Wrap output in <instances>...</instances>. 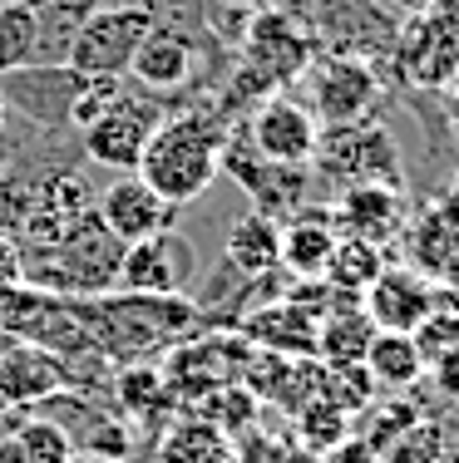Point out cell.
<instances>
[{
    "label": "cell",
    "instance_id": "cell-10",
    "mask_svg": "<svg viewBox=\"0 0 459 463\" xmlns=\"http://www.w3.org/2000/svg\"><path fill=\"white\" fill-rule=\"evenodd\" d=\"M193 277H198V251L173 227L124 247V257H119V286L134 296H183Z\"/></svg>",
    "mask_w": 459,
    "mask_h": 463
},
{
    "label": "cell",
    "instance_id": "cell-35",
    "mask_svg": "<svg viewBox=\"0 0 459 463\" xmlns=\"http://www.w3.org/2000/svg\"><path fill=\"white\" fill-rule=\"evenodd\" d=\"M227 5H243V10H253V15H257V10H272V0H227Z\"/></svg>",
    "mask_w": 459,
    "mask_h": 463
},
{
    "label": "cell",
    "instance_id": "cell-27",
    "mask_svg": "<svg viewBox=\"0 0 459 463\" xmlns=\"http://www.w3.org/2000/svg\"><path fill=\"white\" fill-rule=\"evenodd\" d=\"M351 424H356V419L346 410H336L331 400H321V394L297 410V434H301V444L311 449L316 458L331 454L336 444H346V439H351Z\"/></svg>",
    "mask_w": 459,
    "mask_h": 463
},
{
    "label": "cell",
    "instance_id": "cell-33",
    "mask_svg": "<svg viewBox=\"0 0 459 463\" xmlns=\"http://www.w3.org/2000/svg\"><path fill=\"white\" fill-rule=\"evenodd\" d=\"M425 10L435 15V25H440V30H450V35L459 40V0H430Z\"/></svg>",
    "mask_w": 459,
    "mask_h": 463
},
{
    "label": "cell",
    "instance_id": "cell-36",
    "mask_svg": "<svg viewBox=\"0 0 459 463\" xmlns=\"http://www.w3.org/2000/svg\"><path fill=\"white\" fill-rule=\"evenodd\" d=\"M5 128H10V109H5V99H0V138H5Z\"/></svg>",
    "mask_w": 459,
    "mask_h": 463
},
{
    "label": "cell",
    "instance_id": "cell-16",
    "mask_svg": "<svg viewBox=\"0 0 459 463\" xmlns=\"http://www.w3.org/2000/svg\"><path fill=\"white\" fill-rule=\"evenodd\" d=\"M316 330H321V306L316 301H272V306H257L237 326V335L257 350H272V355L316 360Z\"/></svg>",
    "mask_w": 459,
    "mask_h": 463
},
{
    "label": "cell",
    "instance_id": "cell-4",
    "mask_svg": "<svg viewBox=\"0 0 459 463\" xmlns=\"http://www.w3.org/2000/svg\"><path fill=\"white\" fill-rule=\"evenodd\" d=\"M153 25H158V15H153V5H144V0L104 5L94 15H84L74 25V35L64 40V64L74 74H84V80H124L139 40Z\"/></svg>",
    "mask_w": 459,
    "mask_h": 463
},
{
    "label": "cell",
    "instance_id": "cell-15",
    "mask_svg": "<svg viewBox=\"0 0 459 463\" xmlns=\"http://www.w3.org/2000/svg\"><path fill=\"white\" fill-rule=\"evenodd\" d=\"M193 74H198V45H193V35L188 30H173V25H153L139 40L124 80L158 99V94H178Z\"/></svg>",
    "mask_w": 459,
    "mask_h": 463
},
{
    "label": "cell",
    "instance_id": "cell-24",
    "mask_svg": "<svg viewBox=\"0 0 459 463\" xmlns=\"http://www.w3.org/2000/svg\"><path fill=\"white\" fill-rule=\"evenodd\" d=\"M386 267H390V257H386L380 241L336 237V251H331V261H326V277L321 281H331V291H341L346 301H360V291H366V286L376 281Z\"/></svg>",
    "mask_w": 459,
    "mask_h": 463
},
{
    "label": "cell",
    "instance_id": "cell-17",
    "mask_svg": "<svg viewBox=\"0 0 459 463\" xmlns=\"http://www.w3.org/2000/svg\"><path fill=\"white\" fill-rule=\"evenodd\" d=\"M410 207H406V193L390 183H360V187H341L331 203V222L341 237H366V241H380L386 247L400 227H406Z\"/></svg>",
    "mask_w": 459,
    "mask_h": 463
},
{
    "label": "cell",
    "instance_id": "cell-18",
    "mask_svg": "<svg viewBox=\"0 0 459 463\" xmlns=\"http://www.w3.org/2000/svg\"><path fill=\"white\" fill-rule=\"evenodd\" d=\"M90 217H94V193L74 173H60V178L35 187L30 217L20 227V247H50V241L70 237L80 222H90Z\"/></svg>",
    "mask_w": 459,
    "mask_h": 463
},
{
    "label": "cell",
    "instance_id": "cell-11",
    "mask_svg": "<svg viewBox=\"0 0 459 463\" xmlns=\"http://www.w3.org/2000/svg\"><path fill=\"white\" fill-rule=\"evenodd\" d=\"M386 64L406 84H415V90H454V80H459V40L450 35V30L435 25L430 10H420L415 20H400Z\"/></svg>",
    "mask_w": 459,
    "mask_h": 463
},
{
    "label": "cell",
    "instance_id": "cell-14",
    "mask_svg": "<svg viewBox=\"0 0 459 463\" xmlns=\"http://www.w3.org/2000/svg\"><path fill=\"white\" fill-rule=\"evenodd\" d=\"M435 306H440V286L420 267H396V261L360 291V311L376 330H415Z\"/></svg>",
    "mask_w": 459,
    "mask_h": 463
},
{
    "label": "cell",
    "instance_id": "cell-26",
    "mask_svg": "<svg viewBox=\"0 0 459 463\" xmlns=\"http://www.w3.org/2000/svg\"><path fill=\"white\" fill-rule=\"evenodd\" d=\"M35 54H40V10H30L25 0H5L0 5V80L35 64Z\"/></svg>",
    "mask_w": 459,
    "mask_h": 463
},
{
    "label": "cell",
    "instance_id": "cell-6",
    "mask_svg": "<svg viewBox=\"0 0 459 463\" xmlns=\"http://www.w3.org/2000/svg\"><path fill=\"white\" fill-rule=\"evenodd\" d=\"M380 70L360 54H341V50H316V60L301 74V104L311 109V118L321 128L336 124H360V118H376L380 104Z\"/></svg>",
    "mask_w": 459,
    "mask_h": 463
},
{
    "label": "cell",
    "instance_id": "cell-25",
    "mask_svg": "<svg viewBox=\"0 0 459 463\" xmlns=\"http://www.w3.org/2000/svg\"><path fill=\"white\" fill-rule=\"evenodd\" d=\"M74 454L70 434L54 419H20L0 434V463H64Z\"/></svg>",
    "mask_w": 459,
    "mask_h": 463
},
{
    "label": "cell",
    "instance_id": "cell-23",
    "mask_svg": "<svg viewBox=\"0 0 459 463\" xmlns=\"http://www.w3.org/2000/svg\"><path fill=\"white\" fill-rule=\"evenodd\" d=\"M370 335H376V326L360 311V301L331 306V311H321V330H316V360L321 365H360Z\"/></svg>",
    "mask_w": 459,
    "mask_h": 463
},
{
    "label": "cell",
    "instance_id": "cell-20",
    "mask_svg": "<svg viewBox=\"0 0 459 463\" xmlns=\"http://www.w3.org/2000/svg\"><path fill=\"white\" fill-rule=\"evenodd\" d=\"M336 222L331 213H316V207H306V213L287 217L282 222V277L292 281H321L326 277V261H331L336 251Z\"/></svg>",
    "mask_w": 459,
    "mask_h": 463
},
{
    "label": "cell",
    "instance_id": "cell-13",
    "mask_svg": "<svg viewBox=\"0 0 459 463\" xmlns=\"http://www.w3.org/2000/svg\"><path fill=\"white\" fill-rule=\"evenodd\" d=\"M94 217H100V222L124 241V247H134V241H144V237H158V232L178 227V207L163 203V197L153 193L139 173H119V178L94 197Z\"/></svg>",
    "mask_w": 459,
    "mask_h": 463
},
{
    "label": "cell",
    "instance_id": "cell-37",
    "mask_svg": "<svg viewBox=\"0 0 459 463\" xmlns=\"http://www.w3.org/2000/svg\"><path fill=\"white\" fill-rule=\"evenodd\" d=\"M30 10H50V5H60V0H25Z\"/></svg>",
    "mask_w": 459,
    "mask_h": 463
},
{
    "label": "cell",
    "instance_id": "cell-5",
    "mask_svg": "<svg viewBox=\"0 0 459 463\" xmlns=\"http://www.w3.org/2000/svg\"><path fill=\"white\" fill-rule=\"evenodd\" d=\"M311 178L326 187H360V183H390L400 187V148L386 124L360 118V124H336L321 128L311 153Z\"/></svg>",
    "mask_w": 459,
    "mask_h": 463
},
{
    "label": "cell",
    "instance_id": "cell-1",
    "mask_svg": "<svg viewBox=\"0 0 459 463\" xmlns=\"http://www.w3.org/2000/svg\"><path fill=\"white\" fill-rule=\"evenodd\" d=\"M227 134H233V124L217 114V104L183 109V114L163 118L153 128V138L144 143V158H139L134 173L163 203H173V207L198 203L207 187L217 183V173H223Z\"/></svg>",
    "mask_w": 459,
    "mask_h": 463
},
{
    "label": "cell",
    "instance_id": "cell-22",
    "mask_svg": "<svg viewBox=\"0 0 459 463\" xmlns=\"http://www.w3.org/2000/svg\"><path fill=\"white\" fill-rule=\"evenodd\" d=\"M360 365L376 380V390H410L415 380H425V355L410 330H376Z\"/></svg>",
    "mask_w": 459,
    "mask_h": 463
},
{
    "label": "cell",
    "instance_id": "cell-7",
    "mask_svg": "<svg viewBox=\"0 0 459 463\" xmlns=\"http://www.w3.org/2000/svg\"><path fill=\"white\" fill-rule=\"evenodd\" d=\"M163 124L158 99L153 94H129V84L119 90L90 124L80 128V148L90 163H100L109 173H134L144 158V143L153 138V128Z\"/></svg>",
    "mask_w": 459,
    "mask_h": 463
},
{
    "label": "cell",
    "instance_id": "cell-2",
    "mask_svg": "<svg viewBox=\"0 0 459 463\" xmlns=\"http://www.w3.org/2000/svg\"><path fill=\"white\" fill-rule=\"evenodd\" d=\"M74 321L84 326L94 355L114 360H139L148 350H163L198 321V306L183 296H90V301H70Z\"/></svg>",
    "mask_w": 459,
    "mask_h": 463
},
{
    "label": "cell",
    "instance_id": "cell-29",
    "mask_svg": "<svg viewBox=\"0 0 459 463\" xmlns=\"http://www.w3.org/2000/svg\"><path fill=\"white\" fill-rule=\"evenodd\" d=\"M410 335H415V345H420L425 365H430V360H440L445 350L459 345V311H445V306H435V311L425 316V321L415 326Z\"/></svg>",
    "mask_w": 459,
    "mask_h": 463
},
{
    "label": "cell",
    "instance_id": "cell-32",
    "mask_svg": "<svg viewBox=\"0 0 459 463\" xmlns=\"http://www.w3.org/2000/svg\"><path fill=\"white\" fill-rule=\"evenodd\" d=\"M425 374L435 380V390H440L445 400L459 404V345H454V350H445L440 360H430V365H425Z\"/></svg>",
    "mask_w": 459,
    "mask_h": 463
},
{
    "label": "cell",
    "instance_id": "cell-30",
    "mask_svg": "<svg viewBox=\"0 0 459 463\" xmlns=\"http://www.w3.org/2000/svg\"><path fill=\"white\" fill-rule=\"evenodd\" d=\"M35 203V183L15 178V173H0V237H20Z\"/></svg>",
    "mask_w": 459,
    "mask_h": 463
},
{
    "label": "cell",
    "instance_id": "cell-3",
    "mask_svg": "<svg viewBox=\"0 0 459 463\" xmlns=\"http://www.w3.org/2000/svg\"><path fill=\"white\" fill-rule=\"evenodd\" d=\"M119 257H124V241L100 217H90L50 247H20V281L45 296L60 291L70 301H90L119 286Z\"/></svg>",
    "mask_w": 459,
    "mask_h": 463
},
{
    "label": "cell",
    "instance_id": "cell-34",
    "mask_svg": "<svg viewBox=\"0 0 459 463\" xmlns=\"http://www.w3.org/2000/svg\"><path fill=\"white\" fill-rule=\"evenodd\" d=\"M64 463H119V458H104V454H70Z\"/></svg>",
    "mask_w": 459,
    "mask_h": 463
},
{
    "label": "cell",
    "instance_id": "cell-19",
    "mask_svg": "<svg viewBox=\"0 0 459 463\" xmlns=\"http://www.w3.org/2000/svg\"><path fill=\"white\" fill-rule=\"evenodd\" d=\"M223 261L243 281H267L282 267V222L267 213H243L223 237Z\"/></svg>",
    "mask_w": 459,
    "mask_h": 463
},
{
    "label": "cell",
    "instance_id": "cell-8",
    "mask_svg": "<svg viewBox=\"0 0 459 463\" xmlns=\"http://www.w3.org/2000/svg\"><path fill=\"white\" fill-rule=\"evenodd\" d=\"M243 143L267 163H287V168H311L316 138H321V124L311 118V109L301 104L297 94L277 90L267 99H257L247 109V124L237 128Z\"/></svg>",
    "mask_w": 459,
    "mask_h": 463
},
{
    "label": "cell",
    "instance_id": "cell-12",
    "mask_svg": "<svg viewBox=\"0 0 459 463\" xmlns=\"http://www.w3.org/2000/svg\"><path fill=\"white\" fill-rule=\"evenodd\" d=\"M311 60H316V40L306 35L292 15H282V10H257V15L247 20V64H253L262 80H272V90L301 80Z\"/></svg>",
    "mask_w": 459,
    "mask_h": 463
},
{
    "label": "cell",
    "instance_id": "cell-31",
    "mask_svg": "<svg viewBox=\"0 0 459 463\" xmlns=\"http://www.w3.org/2000/svg\"><path fill=\"white\" fill-rule=\"evenodd\" d=\"M119 400H124L134 414H148L153 400H163V374L148 370V365H144V370L129 365L124 374H119Z\"/></svg>",
    "mask_w": 459,
    "mask_h": 463
},
{
    "label": "cell",
    "instance_id": "cell-9",
    "mask_svg": "<svg viewBox=\"0 0 459 463\" xmlns=\"http://www.w3.org/2000/svg\"><path fill=\"white\" fill-rule=\"evenodd\" d=\"M223 173H227V178H233L237 187H247V197H253L257 213L277 217V222H287V217L306 213V187H311V168H287V163L257 158V153L243 143V134H227Z\"/></svg>",
    "mask_w": 459,
    "mask_h": 463
},
{
    "label": "cell",
    "instance_id": "cell-28",
    "mask_svg": "<svg viewBox=\"0 0 459 463\" xmlns=\"http://www.w3.org/2000/svg\"><path fill=\"white\" fill-rule=\"evenodd\" d=\"M380 463H440V429L415 419L380 449Z\"/></svg>",
    "mask_w": 459,
    "mask_h": 463
},
{
    "label": "cell",
    "instance_id": "cell-21",
    "mask_svg": "<svg viewBox=\"0 0 459 463\" xmlns=\"http://www.w3.org/2000/svg\"><path fill=\"white\" fill-rule=\"evenodd\" d=\"M153 463H243L237 439L227 429H217L203 414H183L168 419V429L153 444Z\"/></svg>",
    "mask_w": 459,
    "mask_h": 463
}]
</instances>
